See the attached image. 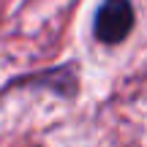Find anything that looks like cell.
Returning a JSON list of instances; mask_svg holds the SVG:
<instances>
[{"mask_svg": "<svg viewBox=\"0 0 147 147\" xmlns=\"http://www.w3.org/2000/svg\"><path fill=\"white\" fill-rule=\"evenodd\" d=\"M136 25V11L131 0H101L93 19V36L104 47H117L131 36Z\"/></svg>", "mask_w": 147, "mask_h": 147, "instance_id": "6da1fadb", "label": "cell"}]
</instances>
